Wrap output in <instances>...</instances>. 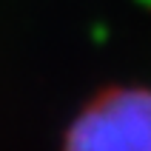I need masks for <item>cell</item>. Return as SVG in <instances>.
<instances>
[{
	"label": "cell",
	"instance_id": "cell-1",
	"mask_svg": "<svg viewBox=\"0 0 151 151\" xmlns=\"http://www.w3.org/2000/svg\"><path fill=\"white\" fill-rule=\"evenodd\" d=\"M63 151H151V86H117L68 126Z\"/></svg>",
	"mask_w": 151,
	"mask_h": 151
}]
</instances>
